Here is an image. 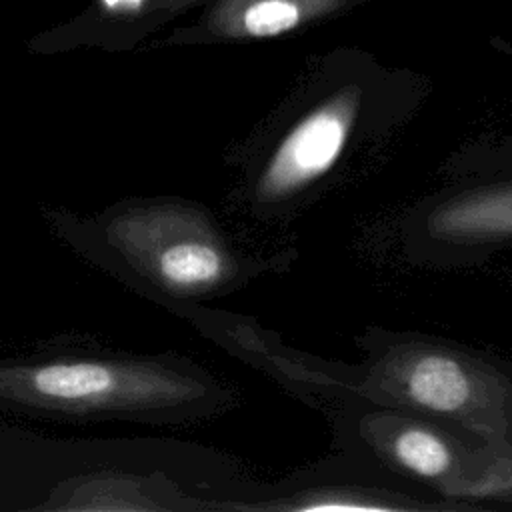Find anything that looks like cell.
Here are the masks:
<instances>
[{
  "mask_svg": "<svg viewBox=\"0 0 512 512\" xmlns=\"http://www.w3.org/2000/svg\"><path fill=\"white\" fill-rule=\"evenodd\" d=\"M396 460L422 478H440L452 466L448 444L424 428H406L394 440Z\"/></svg>",
  "mask_w": 512,
  "mask_h": 512,
  "instance_id": "52a82bcc",
  "label": "cell"
},
{
  "mask_svg": "<svg viewBox=\"0 0 512 512\" xmlns=\"http://www.w3.org/2000/svg\"><path fill=\"white\" fill-rule=\"evenodd\" d=\"M434 234L450 240H494L512 236V186L464 196L430 218Z\"/></svg>",
  "mask_w": 512,
  "mask_h": 512,
  "instance_id": "5b68a950",
  "label": "cell"
},
{
  "mask_svg": "<svg viewBox=\"0 0 512 512\" xmlns=\"http://www.w3.org/2000/svg\"><path fill=\"white\" fill-rule=\"evenodd\" d=\"M40 216L78 258L162 306L212 292L234 272L206 220L180 200L128 196L92 214L42 206Z\"/></svg>",
  "mask_w": 512,
  "mask_h": 512,
  "instance_id": "6da1fadb",
  "label": "cell"
},
{
  "mask_svg": "<svg viewBox=\"0 0 512 512\" xmlns=\"http://www.w3.org/2000/svg\"><path fill=\"white\" fill-rule=\"evenodd\" d=\"M304 510H384L386 506H380V504H366V502H344V500H338V502H310V504H304L302 506Z\"/></svg>",
  "mask_w": 512,
  "mask_h": 512,
  "instance_id": "ba28073f",
  "label": "cell"
},
{
  "mask_svg": "<svg viewBox=\"0 0 512 512\" xmlns=\"http://www.w3.org/2000/svg\"><path fill=\"white\" fill-rule=\"evenodd\" d=\"M354 116V90H342L302 116L270 154L258 182L260 196L284 198L324 176L342 156Z\"/></svg>",
  "mask_w": 512,
  "mask_h": 512,
  "instance_id": "3957f363",
  "label": "cell"
},
{
  "mask_svg": "<svg viewBox=\"0 0 512 512\" xmlns=\"http://www.w3.org/2000/svg\"><path fill=\"white\" fill-rule=\"evenodd\" d=\"M14 430H8V432H2L0 428V464H2V458L8 454V450L14 446V442L18 440V434H12Z\"/></svg>",
  "mask_w": 512,
  "mask_h": 512,
  "instance_id": "30bf717a",
  "label": "cell"
},
{
  "mask_svg": "<svg viewBox=\"0 0 512 512\" xmlns=\"http://www.w3.org/2000/svg\"><path fill=\"white\" fill-rule=\"evenodd\" d=\"M102 2L110 10H134V8H140L144 0H102Z\"/></svg>",
  "mask_w": 512,
  "mask_h": 512,
  "instance_id": "9c48e42d",
  "label": "cell"
},
{
  "mask_svg": "<svg viewBox=\"0 0 512 512\" xmlns=\"http://www.w3.org/2000/svg\"><path fill=\"white\" fill-rule=\"evenodd\" d=\"M208 388L172 356L106 350L0 358V410L62 420L174 422Z\"/></svg>",
  "mask_w": 512,
  "mask_h": 512,
  "instance_id": "7a4b0ae2",
  "label": "cell"
},
{
  "mask_svg": "<svg viewBox=\"0 0 512 512\" xmlns=\"http://www.w3.org/2000/svg\"><path fill=\"white\" fill-rule=\"evenodd\" d=\"M402 382L410 400L430 412H458L472 396L466 370L446 354L420 356L404 372Z\"/></svg>",
  "mask_w": 512,
  "mask_h": 512,
  "instance_id": "8992f818",
  "label": "cell"
},
{
  "mask_svg": "<svg viewBox=\"0 0 512 512\" xmlns=\"http://www.w3.org/2000/svg\"><path fill=\"white\" fill-rule=\"evenodd\" d=\"M350 0H222L214 30L232 38H270L342 10Z\"/></svg>",
  "mask_w": 512,
  "mask_h": 512,
  "instance_id": "277c9868",
  "label": "cell"
}]
</instances>
